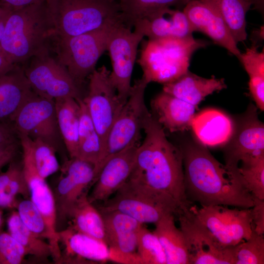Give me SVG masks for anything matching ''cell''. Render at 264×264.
Instances as JSON below:
<instances>
[{"instance_id":"obj_1","label":"cell","mask_w":264,"mask_h":264,"mask_svg":"<svg viewBox=\"0 0 264 264\" xmlns=\"http://www.w3.org/2000/svg\"><path fill=\"white\" fill-rule=\"evenodd\" d=\"M164 130L150 112L128 180L147 192L174 200L181 210L192 204L185 193L182 154L168 140Z\"/></svg>"},{"instance_id":"obj_2","label":"cell","mask_w":264,"mask_h":264,"mask_svg":"<svg viewBox=\"0 0 264 264\" xmlns=\"http://www.w3.org/2000/svg\"><path fill=\"white\" fill-rule=\"evenodd\" d=\"M185 193L191 203L250 208L254 197L240 176L230 172L205 148L195 143L181 149Z\"/></svg>"},{"instance_id":"obj_3","label":"cell","mask_w":264,"mask_h":264,"mask_svg":"<svg viewBox=\"0 0 264 264\" xmlns=\"http://www.w3.org/2000/svg\"><path fill=\"white\" fill-rule=\"evenodd\" d=\"M54 30L45 0L12 10L0 42V51L14 65H24L50 49Z\"/></svg>"},{"instance_id":"obj_4","label":"cell","mask_w":264,"mask_h":264,"mask_svg":"<svg viewBox=\"0 0 264 264\" xmlns=\"http://www.w3.org/2000/svg\"><path fill=\"white\" fill-rule=\"evenodd\" d=\"M45 3L55 37H73L121 22L117 0H45Z\"/></svg>"},{"instance_id":"obj_5","label":"cell","mask_w":264,"mask_h":264,"mask_svg":"<svg viewBox=\"0 0 264 264\" xmlns=\"http://www.w3.org/2000/svg\"><path fill=\"white\" fill-rule=\"evenodd\" d=\"M193 36L182 38L148 39L142 46L138 63L149 84H165L175 81L189 70L193 54L206 46Z\"/></svg>"},{"instance_id":"obj_6","label":"cell","mask_w":264,"mask_h":264,"mask_svg":"<svg viewBox=\"0 0 264 264\" xmlns=\"http://www.w3.org/2000/svg\"><path fill=\"white\" fill-rule=\"evenodd\" d=\"M149 84L143 76L134 81L130 94L110 128L105 139L100 160L94 168L95 182L106 161L115 154L141 142V133L149 114L145 101Z\"/></svg>"},{"instance_id":"obj_7","label":"cell","mask_w":264,"mask_h":264,"mask_svg":"<svg viewBox=\"0 0 264 264\" xmlns=\"http://www.w3.org/2000/svg\"><path fill=\"white\" fill-rule=\"evenodd\" d=\"M114 25L73 37H52L50 49L80 87L95 69L99 59L107 50L109 33Z\"/></svg>"},{"instance_id":"obj_8","label":"cell","mask_w":264,"mask_h":264,"mask_svg":"<svg viewBox=\"0 0 264 264\" xmlns=\"http://www.w3.org/2000/svg\"><path fill=\"white\" fill-rule=\"evenodd\" d=\"M189 209L198 226L223 247L234 246L248 239L253 231L250 208H230L214 205Z\"/></svg>"},{"instance_id":"obj_9","label":"cell","mask_w":264,"mask_h":264,"mask_svg":"<svg viewBox=\"0 0 264 264\" xmlns=\"http://www.w3.org/2000/svg\"><path fill=\"white\" fill-rule=\"evenodd\" d=\"M97 209L100 212H121L142 224H155L167 214L176 216L180 210L172 199L147 192L128 180Z\"/></svg>"},{"instance_id":"obj_10","label":"cell","mask_w":264,"mask_h":264,"mask_svg":"<svg viewBox=\"0 0 264 264\" xmlns=\"http://www.w3.org/2000/svg\"><path fill=\"white\" fill-rule=\"evenodd\" d=\"M50 49L37 55L22 66L32 91L38 96L50 100L83 97L80 87L67 69L50 53Z\"/></svg>"},{"instance_id":"obj_11","label":"cell","mask_w":264,"mask_h":264,"mask_svg":"<svg viewBox=\"0 0 264 264\" xmlns=\"http://www.w3.org/2000/svg\"><path fill=\"white\" fill-rule=\"evenodd\" d=\"M144 37L142 34L132 31L121 22L113 25L109 33L107 50L112 66L110 77L119 98L124 103L130 94L137 48Z\"/></svg>"},{"instance_id":"obj_12","label":"cell","mask_w":264,"mask_h":264,"mask_svg":"<svg viewBox=\"0 0 264 264\" xmlns=\"http://www.w3.org/2000/svg\"><path fill=\"white\" fill-rule=\"evenodd\" d=\"M11 123L17 134L40 139L57 152L64 145L58 127L55 101L40 97L34 92Z\"/></svg>"},{"instance_id":"obj_13","label":"cell","mask_w":264,"mask_h":264,"mask_svg":"<svg viewBox=\"0 0 264 264\" xmlns=\"http://www.w3.org/2000/svg\"><path fill=\"white\" fill-rule=\"evenodd\" d=\"M110 72L105 66L95 69L88 77V91L82 99L103 146L110 128L125 104L119 98L110 81Z\"/></svg>"},{"instance_id":"obj_14","label":"cell","mask_w":264,"mask_h":264,"mask_svg":"<svg viewBox=\"0 0 264 264\" xmlns=\"http://www.w3.org/2000/svg\"><path fill=\"white\" fill-rule=\"evenodd\" d=\"M176 217L187 242L189 264H235V245L225 247L215 242L197 223L189 207Z\"/></svg>"},{"instance_id":"obj_15","label":"cell","mask_w":264,"mask_h":264,"mask_svg":"<svg viewBox=\"0 0 264 264\" xmlns=\"http://www.w3.org/2000/svg\"><path fill=\"white\" fill-rule=\"evenodd\" d=\"M94 165L78 158L67 161L63 168L62 176L54 195L57 219L64 220L77 200L93 184Z\"/></svg>"},{"instance_id":"obj_16","label":"cell","mask_w":264,"mask_h":264,"mask_svg":"<svg viewBox=\"0 0 264 264\" xmlns=\"http://www.w3.org/2000/svg\"><path fill=\"white\" fill-rule=\"evenodd\" d=\"M194 32L203 33L216 44L238 59L241 54L226 23L220 15L203 0H190L183 7Z\"/></svg>"},{"instance_id":"obj_17","label":"cell","mask_w":264,"mask_h":264,"mask_svg":"<svg viewBox=\"0 0 264 264\" xmlns=\"http://www.w3.org/2000/svg\"><path fill=\"white\" fill-rule=\"evenodd\" d=\"M140 143L115 154L106 161L88 197L90 202L105 201L127 181L133 169L137 148Z\"/></svg>"},{"instance_id":"obj_18","label":"cell","mask_w":264,"mask_h":264,"mask_svg":"<svg viewBox=\"0 0 264 264\" xmlns=\"http://www.w3.org/2000/svg\"><path fill=\"white\" fill-rule=\"evenodd\" d=\"M22 170L30 192L31 200L42 215L46 224L50 239L52 258L60 263L62 253L59 237L57 231V212L54 194L44 179L40 176L29 164L22 162Z\"/></svg>"},{"instance_id":"obj_19","label":"cell","mask_w":264,"mask_h":264,"mask_svg":"<svg viewBox=\"0 0 264 264\" xmlns=\"http://www.w3.org/2000/svg\"><path fill=\"white\" fill-rule=\"evenodd\" d=\"M133 28L150 40L186 38L193 36L194 32L183 11L171 7L149 14L138 20Z\"/></svg>"},{"instance_id":"obj_20","label":"cell","mask_w":264,"mask_h":264,"mask_svg":"<svg viewBox=\"0 0 264 264\" xmlns=\"http://www.w3.org/2000/svg\"><path fill=\"white\" fill-rule=\"evenodd\" d=\"M245 118L225 153V166L239 175L240 162L249 156L264 154V125L253 111Z\"/></svg>"},{"instance_id":"obj_21","label":"cell","mask_w":264,"mask_h":264,"mask_svg":"<svg viewBox=\"0 0 264 264\" xmlns=\"http://www.w3.org/2000/svg\"><path fill=\"white\" fill-rule=\"evenodd\" d=\"M100 213L104 221L105 242L109 248V260L117 256L137 253L138 233L143 224L120 212Z\"/></svg>"},{"instance_id":"obj_22","label":"cell","mask_w":264,"mask_h":264,"mask_svg":"<svg viewBox=\"0 0 264 264\" xmlns=\"http://www.w3.org/2000/svg\"><path fill=\"white\" fill-rule=\"evenodd\" d=\"M33 93L22 66L16 65L0 75V122L11 123Z\"/></svg>"},{"instance_id":"obj_23","label":"cell","mask_w":264,"mask_h":264,"mask_svg":"<svg viewBox=\"0 0 264 264\" xmlns=\"http://www.w3.org/2000/svg\"><path fill=\"white\" fill-rule=\"evenodd\" d=\"M152 114L164 129L171 132L191 128L196 107L162 91L151 101Z\"/></svg>"},{"instance_id":"obj_24","label":"cell","mask_w":264,"mask_h":264,"mask_svg":"<svg viewBox=\"0 0 264 264\" xmlns=\"http://www.w3.org/2000/svg\"><path fill=\"white\" fill-rule=\"evenodd\" d=\"M58 232L66 254L62 255L60 263L109 260V248L104 241L76 231L71 226Z\"/></svg>"},{"instance_id":"obj_25","label":"cell","mask_w":264,"mask_h":264,"mask_svg":"<svg viewBox=\"0 0 264 264\" xmlns=\"http://www.w3.org/2000/svg\"><path fill=\"white\" fill-rule=\"evenodd\" d=\"M191 128L204 146L215 147L227 143L234 132L230 118L213 109H206L195 115Z\"/></svg>"},{"instance_id":"obj_26","label":"cell","mask_w":264,"mask_h":264,"mask_svg":"<svg viewBox=\"0 0 264 264\" xmlns=\"http://www.w3.org/2000/svg\"><path fill=\"white\" fill-rule=\"evenodd\" d=\"M226 87L223 78H203L188 70L175 81L164 84L162 91L197 107L206 96Z\"/></svg>"},{"instance_id":"obj_27","label":"cell","mask_w":264,"mask_h":264,"mask_svg":"<svg viewBox=\"0 0 264 264\" xmlns=\"http://www.w3.org/2000/svg\"><path fill=\"white\" fill-rule=\"evenodd\" d=\"M175 215L169 214L156 222L153 231L165 252L167 264H189L187 242L175 222Z\"/></svg>"},{"instance_id":"obj_28","label":"cell","mask_w":264,"mask_h":264,"mask_svg":"<svg viewBox=\"0 0 264 264\" xmlns=\"http://www.w3.org/2000/svg\"><path fill=\"white\" fill-rule=\"evenodd\" d=\"M18 136L22 150V162L31 166L44 179L59 170L57 151L53 147L40 139H33L25 134H18Z\"/></svg>"},{"instance_id":"obj_29","label":"cell","mask_w":264,"mask_h":264,"mask_svg":"<svg viewBox=\"0 0 264 264\" xmlns=\"http://www.w3.org/2000/svg\"><path fill=\"white\" fill-rule=\"evenodd\" d=\"M54 101L58 127L64 145L70 158H76L78 146L79 103L71 97Z\"/></svg>"},{"instance_id":"obj_30","label":"cell","mask_w":264,"mask_h":264,"mask_svg":"<svg viewBox=\"0 0 264 264\" xmlns=\"http://www.w3.org/2000/svg\"><path fill=\"white\" fill-rule=\"evenodd\" d=\"M68 219L72 222L70 226L75 231L105 242V228L102 215L89 201L87 192L76 202Z\"/></svg>"},{"instance_id":"obj_31","label":"cell","mask_w":264,"mask_h":264,"mask_svg":"<svg viewBox=\"0 0 264 264\" xmlns=\"http://www.w3.org/2000/svg\"><path fill=\"white\" fill-rule=\"evenodd\" d=\"M82 99H76L80 106V114L78 146L76 158L93 164L94 169L99 162L102 153L103 143L96 131L87 108Z\"/></svg>"},{"instance_id":"obj_32","label":"cell","mask_w":264,"mask_h":264,"mask_svg":"<svg viewBox=\"0 0 264 264\" xmlns=\"http://www.w3.org/2000/svg\"><path fill=\"white\" fill-rule=\"evenodd\" d=\"M222 18L238 44L247 38L246 16L252 4L245 0H203Z\"/></svg>"},{"instance_id":"obj_33","label":"cell","mask_w":264,"mask_h":264,"mask_svg":"<svg viewBox=\"0 0 264 264\" xmlns=\"http://www.w3.org/2000/svg\"><path fill=\"white\" fill-rule=\"evenodd\" d=\"M190 0H117L122 22L132 29L139 20L149 14L166 7L174 6L179 9Z\"/></svg>"},{"instance_id":"obj_34","label":"cell","mask_w":264,"mask_h":264,"mask_svg":"<svg viewBox=\"0 0 264 264\" xmlns=\"http://www.w3.org/2000/svg\"><path fill=\"white\" fill-rule=\"evenodd\" d=\"M9 233L25 249L28 255L40 259L52 257V249L48 242L37 236L23 223L17 212H14L7 221Z\"/></svg>"},{"instance_id":"obj_35","label":"cell","mask_w":264,"mask_h":264,"mask_svg":"<svg viewBox=\"0 0 264 264\" xmlns=\"http://www.w3.org/2000/svg\"><path fill=\"white\" fill-rule=\"evenodd\" d=\"M238 173L246 188L254 197L264 200V154L242 160Z\"/></svg>"},{"instance_id":"obj_36","label":"cell","mask_w":264,"mask_h":264,"mask_svg":"<svg viewBox=\"0 0 264 264\" xmlns=\"http://www.w3.org/2000/svg\"><path fill=\"white\" fill-rule=\"evenodd\" d=\"M136 252L143 264H167L165 252L156 236L143 225L138 233Z\"/></svg>"},{"instance_id":"obj_37","label":"cell","mask_w":264,"mask_h":264,"mask_svg":"<svg viewBox=\"0 0 264 264\" xmlns=\"http://www.w3.org/2000/svg\"><path fill=\"white\" fill-rule=\"evenodd\" d=\"M235 264H264V237L253 229L250 238L234 247Z\"/></svg>"},{"instance_id":"obj_38","label":"cell","mask_w":264,"mask_h":264,"mask_svg":"<svg viewBox=\"0 0 264 264\" xmlns=\"http://www.w3.org/2000/svg\"><path fill=\"white\" fill-rule=\"evenodd\" d=\"M258 47L254 43L239 59L249 76V88L264 87V52Z\"/></svg>"},{"instance_id":"obj_39","label":"cell","mask_w":264,"mask_h":264,"mask_svg":"<svg viewBox=\"0 0 264 264\" xmlns=\"http://www.w3.org/2000/svg\"><path fill=\"white\" fill-rule=\"evenodd\" d=\"M17 213L23 223L38 237L45 238L49 242L50 237L45 221L31 199H25L18 203Z\"/></svg>"},{"instance_id":"obj_40","label":"cell","mask_w":264,"mask_h":264,"mask_svg":"<svg viewBox=\"0 0 264 264\" xmlns=\"http://www.w3.org/2000/svg\"><path fill=\"white\" fill-rule=\"evenodd\" d=\"M27 255L24 247L9 233L0 232V264H21Z\"/></svg>"},{"instance_id":"obj_41","label":"cell","mask_w":264,"mask_h":264,"mask_svg":"<svg viewBox=\"0 0 264 264\" xmlns=\"http://www.w3.org/2000/svg\"><path fill=\"white\" fill-rule=\"evenodd\" d=\"M253 230L258 234H264V200L254 198V204L251 208Z\"/></svg>"},{"instance_id":"obj_42","label":"cell","mask_w":264,"mask_h":264,"mask_svg":"<svg viewBox=\"0 0 264 264\" xmlns=\"http://www.w3.org/2000/svg\"><path fill=\"white\" fill-rule=\"evenodd\" d=\"M18 143L19 137L12 124L0 122V145Z\"/></svg>"},{"instance_id":"obj_43","label":"cell","mask_w":264,"mask_h":264,"mask_svg":"<svg viewBox=\"0 0 264 264\" xmlns=\"http://www.w3.org/2000/svg\"><path fill=\"white\" fill-rule=\"evenodd\" d=\"M20 143L0 145V170L15 159L18 153Z\"/></svg>"},{"instance_id":"obj_44","label":"cell","mask_w":264,"mask_h":264,"mask_svg":"<svg viewBox=\"0 0 264 264\" xmlns=\"http://www.w3.org/2000/svg\"><path fill=\"white\" fill-rule=\"evenodd\" d=\"M45 0H0V2L11 9L13 10Z\"/></svg>"},{"instance_id":"obj_45","label":"cell","mask_w":264,"mask_h":264,"mask_svg":"<svg viewBox=\"0 0 264 264\" xmlns=\"http://www.w3.org/2000/svg\"><path fill=\"white\" fill-rule=\"evenodd\" d=\"M12 9L0 2V42Z\"/></svg>"},{"instance_id":"obj_46","label":"cell","mask_w":264,"mask_h":264,"mask_svg":"<svg viewBox=\"0 0 264 264\" xmlns=\"http://www.w3.org/2000/svg\"><path fill=\"white\" fill-rule=\"evenodd\" d=\"M15 65L10 63L0 51V75L7 72Z\"/></svg>"},{"instance_id":"obj_47","label":"cell","mask_w":264,"mask_h":264,"mask_svg":"<svg viewBox=\"0 0 264 264\" xmlns=\"http://www.w3.org/2000/svg\"><path fill=\"white\" fill-rule=\"evenodd\" d=\"M252 4V5L255 3H258L260 0H245Z\"/></svg>"},{"instance_id":"obj_48","label":"cell","mask_w":264,"mask_h":264,"mask_svg":"<svg viewBox=\"0 0 264 264\" xmlns=\"http://www.w3.org/2000/svg\"><path fill=\"white\" fill-rule=\"evenodd\" d=\"M1 215H0V225L1 224Z\"/></svg>"},{"instance_id":"obj_49","label":"cell","mask_w":264,"mask_h":264,"mask_svg":"<svg viewBox=\"0 0 264 264\" xmlns=\"http://www.w3.org/2000/svg\"></svg>"}]
</instances>
